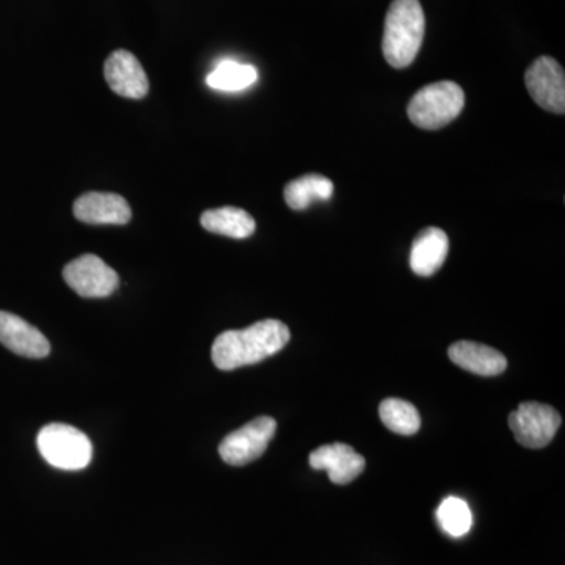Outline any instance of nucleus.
<instances>
[{
  "instance_id": "17",
  "label": "nucleus",
  "mask_w": 565,
  "mask_h": 565,
  "mask_svg": "<svg viewBox=\"0 0 565 565\" xmlns=\"http://www.w3.org/2000/svg\"><path fill=\"white\" fill-rule=\"evenodd\" d=\"M258 70L247 63L222 61L207 74L206 84L212 90L243 92L258 82Z\"/></svg>"
},
{
  "instance_id": "5",
  "label": "nucleus",
  "mask_w": 565,
  "mask_h": 565,
  "mask_svg": "<svg viewBox=\"0 0 565 565\" xmlns=\"http://www.w3.org/2000/svg\"><path fill=\"white\" fill-rule=\"evenodd\" d=\"M275 430H277V422L274 418L259 416L241 429L226 435L218 446L223 462L233 467H243L258 459L273 440Z\"/></svg>"
},
{
  "instance_id": "14",
  "label": "nucleus",
  "mask_w": 565,
  "mask_h": 565,
  "mask_svg": "<svg viewBox=\"0 0 565 565\" xmlns=\"http://www.w3.org/2000/svg\"><path fill=\"white\" fill-rule=\"evenodd\" d=\"M449 252L448 234L444 230H423L412 244L411 267L419 277H430L444 266Z\"/></svg>"
},
{
  "instance_id": "19",
  "label": "nucleus",
  "mask_w": 565,
  "mask_h": 565,
  "mask_svg": "<svg viewBox=\"0 0 565 565\" xmlns=\"http://www.w3.org/2000/svg\"><path fill=\"white\" fill-rule=\"evenodd\" d=\"M437 520L441 530L451 537H462L473 526V514L463 500L448 497L437 511Z\"/></svg>"
},
{
  "instance_id": "13",
  "label": "nucleus",
  "mask_w": 565,
  "mask_h": 565,
  "mask_svg": "<svg viewBox=\"0 0 565 565\" xmlns=\"http://www.w3.org/2000/svg\"><path fill=\"white\" fill-rule=\"evenodd\" d=\"M449 359L462 370L482 375V377L503 374L508 367V360L503 353L489 348V345L473 343V341H459V343L452 344L449 348Z\"/></svg>"
},
{
  "instance_id": "12",
  "label": "nucleus",
  "mask_w": 565,
  "mask_h": 565,
  "mask_svg": "<svg viewBox=\"0 0 565 565\" xmlns=\"http://www.w3.org/2000/svg\"><path fill=\"white\" fill-rule=\"evenodd\" d=\"M310 465L315 470H326L333 484L344 486L363 473V456L344 444L321 446L310 456Z\"/></svg>"
},
{
  "instance_id": "1",
  "label": "nucleus",
  "mask_w": 565,
  "mask_h": 565,
  "mask_svg": "<svg viewBox=\"0 0 565 565\" xmlns=\"http://www.w3.org/2000/svg\"><path fill=\"white\" fill-rule=\"evenodd\" d=\"M289 338L286 323L275 319L253 323L244 330H228L215 338L212 362L222 371L256 364L280 352Z\"/></svg>"
},
{
  "instance_id": "7",
  "label": "nucleus",
  "mask_w": 565,
  "mask_h": 565,
  "mask_svg": "<svg viewBox=\"0 0 565 565\" xmlns=\"http://www.w3.org/2000/svg\"><path fill=\"white\" fill-rule=\"evenodd\" d=\"M63 278L74 292L85 299L109 297L118 288V274L107 266L99 256L82 255L66 264Z\"/></svg>"
},
{
  "instance_id": "10",
  "label": "nucleus",
  "mask_w": 565,
  "mask_h": 565,
  "mask_svg": "<svg viewBox=\"0 0 565 565\" xmlns=\"http://www.w3.org/2000/svg\"><path fill=\"white\" fill-rule=\"evenodd\" d=\"M74 217L90 225H126L132 217L131 206L121 195L88 192L74 202Z\"/></svg>"
},
{
  "instance_id": "11",
  "label": "nucleus",
  "mask_w": 565,
  "mask_h": 565,
  "mask_svg": "<svg viewBox=\"0 0 565 565\" xmlns=\"http://www.w3.org/2000/svg\"><path fill=\"white\" fill-rule=\"evenodd\" d=\"M0 343L25 359H44L51 352L50 341L39 329L7 311H0Z\"/></svg>"
},
{
  "instance_id": "9",
  "label": "nucleus",
  "mask_w": 565,
  "mask_h": 565,
  "mask_svg": "<svg viewBox=\"0 0 565 565\" xmlns=\"http://www.w3.org/2000/svg\"><path fill=\"white\" fill-rule=\"evenodd\" d=\"M104 76L111 90L122 98L141 99L150 90L147 73L129 51L111 52L104 65Z\"/></svg>"
},
{
  "instance_id": "6",
  "label": "nucleus",
  "mask_w": 565,
  "mask_h": 565,
  "mask_svg": "<svg viewBox=\"0 0 565 565\" xmlns=\"http://www.w3.org/2000/svg\"><path fill=\"white\" fill-rule=\"evenodd\" d=\"M561 426V415L550 405L522 403L509 415V427L515 440L525 448L539 449L550 445Z\"/></svg>"
},
{
  "instance_id": "15",
  "label": "nucleus",
  "mask_w": 565,
  "mask_h": 565,
  "mask_svg": "<svg viewBox=\"0 0 565 565\" xmlns=\"http://www.w3.org/2000/svg\"><path fill=\"white\" fill-rule=\"evenodd\" d=\"M200 222L206 232L233 239H247L256 230L255 218L247 211L233 206L203 212Z\"/></svg>"
},
{
  "instance_id": "3",
  "label": "nucleus",
  "mask_w": 565,
  "mask_h": 565,
  "mask_svg": "<svg viewBox=\"0 0 565 565\" xmlns=\"http://www.w3.org/2000/svg\"><path fill=\"white\" fill-rule=\"evenodd\" d=\"M465 106V93L455 82L426 85L407 107L408 118L418 128L435 131L459 117Z\"/></svg>"
},
{
  "instance_id": "18",
  "label": "nucleus",
  "mask_w": 565,
  "mask_h": 565,
  "mask_svg": "<svg viewBox=\"0 0 565 565\" xmlns=\"http://www.w3.org/2000/svg\"><path fill=\"white\" fill-rule=\"evenodd\" d=\"M382 423L394 434L415 435L422 427V416L414 404L403 399H385L379 407Z\"/></svg>"
},
{
  "instance_id": "8",
  "label": "nucleus",
  "mask_w": 565,
  "mask_h": 565,
  "mask_svg": "<svg viewBox=\"0 0 565 565\" xmlns=\"http://www.w3.org/2000/svg\"><path fill=\"white\" fill-rule=\"evenodd\" d=\"M525 82L535 104L546 111L564 115L565 73L559 62L552 57H539L527 68Z\"/></svg>"
},
{
  "instance_id": "4",
  "label": "nucleus",
  "mask_w": 565,
  "mask_h": 565,
  "mask_svg": "<svg viewBox=\"0 0 565 565\" xmlns=\"http://www.w3.org/2000/svg\"><path fill=\"white\" fill-rule=\"evenodd\" d=\"M40 455L58 470H84L93 459L90 438L68 424L52 423L36 437Z\"/></svg>"
},
{
  "instance_id": "16",
  "label": "nucleus",
  "mask_w": 565,
  "mask_h": 565,
  "mask_svg": "<svg viewBox=\"0 0 565 565\" xmlns=\"http://www.w3.org/2000/svg\"><path fill=\"white\" fill-rule=\"evenodd\" d=\"M333 182L322 174H303L289 182L285 188L286 204L294 211H303L315 202H327L332 199Z\"/></svg>"
},
{
  "instance_id": "2",
  "label": "nucleus",
  "mask_w": 565,
  "mask_h": 565,
  "mask_svg": "<svg viewBox=\"0 0 565 565\" xmlns=\"http://www.w3.org/2000/svg\"><path fill=\"white\" fill-rule=\"evenodd\" d=\"M426 18L419 0H393L385 18L382 51L393 68L414 63L422 50Z\"/></svg>"
}]
</instances>
